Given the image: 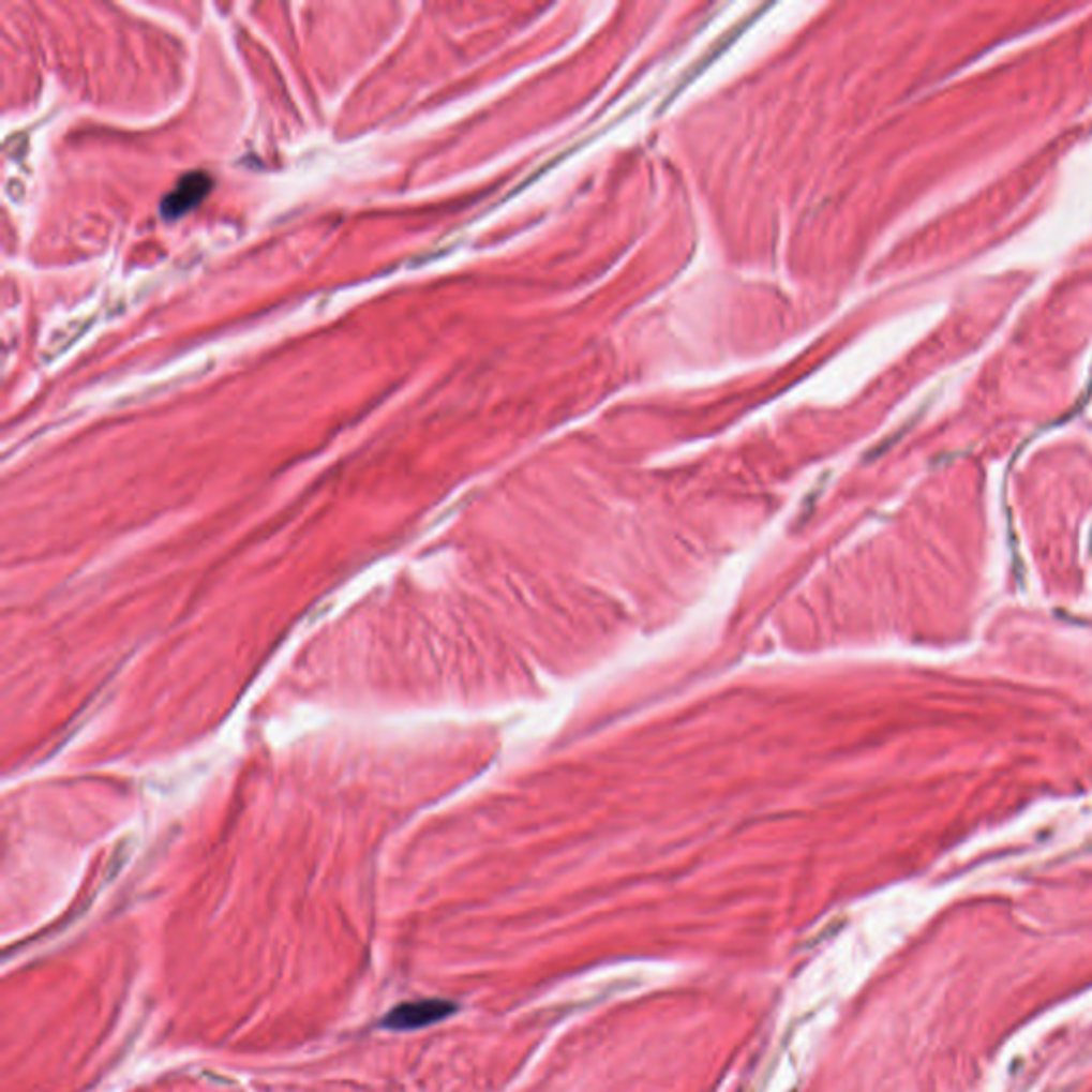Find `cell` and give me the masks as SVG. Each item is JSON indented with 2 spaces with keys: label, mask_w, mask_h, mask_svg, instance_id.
Listing matches in <instances>:
<instances>
[{
  "label": "cell",
  "mask_w": 1092,
  "mask_h": 1092,
  "mask_svg": "<svg viewBox=\"0 0 1092 1092\" xmlns=\"http://www.w3.org/2000/svg\"><path fill=\"white\" fill-rule=\"evenodd\" d=\"M212 191V178L206 171H193L186 174L176 189L163 199L161 214L165 220L182 219L184 214L193 212Z\"/></svg>",
  "instance_id": "cell-1"
},
{
  "label": "cell",
  "mask_w": 1092,
  "mask_h": 1092,
  "mask_svg": "<svg viewBox=\"0 0 1092 1092\" xmlns=\"http://www.w3.org/2000/svg\"><path fill=\"white\" fill-rule=\"evenodd\" d=\"M454 1012L452 1003L446 1001H421V1003H406L400 1005L395 1012H391L385 1020V1027L398 1029V1031H410L430 1027L437 1020L450 1016Z\"/></svg>",
  "instance_id": "cell-2"
}]
</instances>
